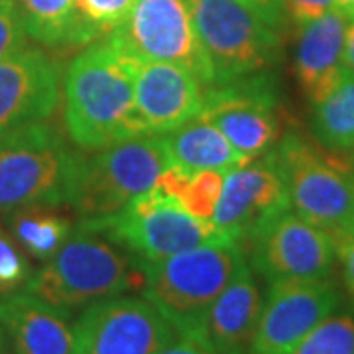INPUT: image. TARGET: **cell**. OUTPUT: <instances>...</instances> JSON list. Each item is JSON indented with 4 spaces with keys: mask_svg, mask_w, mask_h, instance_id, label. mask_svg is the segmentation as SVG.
Instances as JSON below:
<instances>
[{
    "mask_svg": "<svg viewBox=\"0 0 354 354\" xmlns=\"http://www.w3.org/2000/svg\"><path fill=\"white\" fill-rule=\"evenodd\" d=\"M140 59L109 34L71 59L64 79V122L79 150L148 136L134 101Z\"/></svg>",
    "mask_w": 354,
    "mask_h": 354,
    "instance_id": "cell-1",
    "label": "cell"
},
{
    "mask_svg": "<svg viewBox=\"0 0 354 354\" xmlns=\"http://www.w3.org/2000/svg\"><path fill=\"white\" fill-rule=\"evenodd\" d=\"M144 276L128 254L102 234L77 227L48 264L26 283V293L64 315L142 288Z\"/></svg>",
    "mask_w": 354,
    "mask_h": 354,
    "instance_id": "cell-2",
    "label": "cell"
},
{
    "mask_svg": "<svg viewBox=\"0 0 354 354\" xmlns=\"http://www.w3.org/2000/svg\"><path fill=\"white\" fill-rule=\"evenodd\" d=\"M244 262L242 244H205L160 262L140 264L142 295L181 335H205V319Z\"/></svg>",
    "mask_w": 354,
    "mask_h": 354,
    "instance_id": "cell-3",
    "label": "cell"
},
{
    "mask_svg": "<svg viewBox=\"0 0 354 354\" xmlns=\"http://www.w3.org/2000/svg\"><path fill=\"white\" fill-rule=\"evenodd\" d=\"M79 227L104 234L136 266L160 262L205 244L236 242L215 227L213 221L189 215L176 199L156 187L138 195L114 215L81 218Z\"/></svg>",
    "mask_w": 354,
    "mask_h": 354,
    "instance_id": "cell-4",
    "label": "cell"
},
{
    "mask_svg": "<svg viewBox=\"0 0 354 354\" xmlns=\"http://www.w3.org/2000/svg\"><path fill=\"white\" fill-rule=\"evenodd\" d=\"M293 213L329 232L354 234V171L339 156L323 150L304 132L290 128L274 146Z\"/></svg>",
    "mask_w": 354,
    "mask_h": 354,
    "instance_id": "cell-5",
    "label": "cell"
},
{
    "mask_svg": "<svg viewBox=\"0 0 354 354\" xmlns=\"http://www.w3.org/2000/svg\"><path fill=\"white\" fill-rule=\"evenodd\" d=\"M77 158L57 128L34 122L0 134V211L67 205Z\"/></svg>",
    "mask_w": 354,
    "mask_h": 354,
    "instance_id": "cell-6",
    "label": "cell"
},
{
    "mask_svg": "<svg viewBox=\"0 0 354 354\" xmlns=\"http://www.w3.org/2000/svg\"><path fill=\"white\" fill-rule=\"evenodd\" d=\"M167 165L169 160L158 134L79 152L67 205L81 218L114 215L138 195L153 189Z\"/></svg>",
    "mask_w": 354,
    "mask_h": 354,
    "instance_id": "cell-7",
    "label": "cell"
},
{
    "mask_svg": "<svg viewBox=\"0 0 354 354\" xmlns=\"http://www.w3.org/2000/svg\"><path fill=\"white\" fill-rule=\"evenodd\" d=\"M193 22L215 69V83L272 71L281 59V32L241 0H189Z\"/></svg>",
    "mask_w": 354,
    "mask_h": 354,
    "instance_id": "cell-8",
    "label": "cell"
},
{
    "mask_svg": "<svg viewBox=\"0 0 354 354\" xmlns=\"http://www.w3.org/2000/svg\"><path fill=\"white\" fill-rule=\"evenodd\" d=\"M111 36L142 62L179 65L205 87L215 83V69L203 50L189 0H136Z\"/></svg>",
    "mask_w": 354,
    "mask_h": 354,
    "instance_id": "cell-9",
    "label": "cell"
},
{
    "mask_svg": "<svg viewBox=\"0 0 354 354\" xmlns=\"http://www.w3.org/2000/svg\"><path fill=\"white\" fill-rule=\"evenodd\" d=\"M199 118L218 128L248 158L270 152L283 134L276 73L262 71L205 87Z\"/></svg>",
    "mask_w": 354,
    "mask_h": 354,
    "instance_id": "cell-10",
    "label": "cell"
},
{
    "mask_svg": "<svg viewBox=\"0 0 354 354\" xmlns=\"http://www.w3.org/2000/svg\"><path fill=\"white\" fill-rule=\"evenodd\" d=\"M75 354H156L176 337L146 297H109L87 305L73 327Z\"/></svg>",
    "mask_w": 354,
    "mask_h": 354,
    "instance_id": "cell-11",
    "label": "cell"
},
{
    "mask_svg": "<svg viewBox=\"0 0 354 354\" xmlns=\"http://www.w3.org/2000/svg\"><path fill=\"white\" fill-rule=\"evenodd\" d=\"M341 301V291L329 278L272 281L250 354H291Z\"/></svg>",
    "mask_w": 354,
    "mask_h": 354,
    "instance_id": "cell-12",
    "label": "cell"
},
{
    "mask_svg": "<svg viewBox=\"0 0 354 354\" xmlns=\"http://www.w3.org/2000/svg\"><path fill=\"white\" fill-rule=\"evenodd\" d=\"M254 270L272 281L329 278L337 260L335 239L305 218L286 211L250 236Z\"/></svg>",
    "mask_w": 354,
    "mask_h": 354,
    "instance_id": "cell-13",
    "label": "cell"
},
{
    "mask_svg": "<svg viewBox=\"0 0 354 354\" xmlns=\"http://www.w3.org/2000/svg\"><path fill=\"white\" fill-rule=\"evenodd\" d=\"M290 193L274 148L225 174L213 223L232 241L248 242L274 216L290 211Z\"/></svg>",
    "mask_w": 354,
    "mask_h": 354,
    "instance_id": "cell-14",
    "label": "cell"
},
{
    "mask_svg": "<svg viewBox=\"0 0 354 354\" xmlns=\"http://www.w3.org/2000/svg\"><path fill=\"white\" fill-rule=\"evenodd\" d=\"M62 65L38 48H20L0 57V134L48 122L59 109Z\"/></svg>",
    "mask_w": 354,
    "mask_h": 354,
    "instance_id": "cell-15",
    "label": "cell"
},
{
    "mask_svg": "<svg viewBox=\"0 0 354 354\" xmlns=\"http://www.w3.org/2000/svg\"><path fill=\"white\" fill-rule=\"evenodd\" d=\"M134 101L148 132L164 134L199 118L205 109V85L185 67L140 59Z\"/></svg>",
    "mask_w": 354,
    "mask_h": 354,
    "instance_id": "cell-16",
    "label": "cell"
},
{
    "mask_svg": "<svg viewBox=\"0 0 354 354\" xmlns=\"http://www.w3.org/2000/svg\"><path fill=\"white\" fill-rule=\"evenodd\" d=\"M346 14L335 8L321 18L297 26L295 44V77L305 101L319 102L342 71V51L346 38Z\"/></svg>",
    "mask_w": 354,
    "mask_h": 354,
    "instance_id": "cell-17",
    "label": "cell"
},
{
    "mask_svg": "<svg viewBox=\"0 0 354 354\" xmlns=\"http://www.w3.org/2000/svg\"><path fill=\"white\" fill-rule=\"evenodd\" d=\"M262 295L246 260L211 305L203 333L218 354H250L262 313Z\"/></svg>",
    "mask_w": 354,
    "mask_h": 354,
    "instance_id": "cell-18",
    "label": "cell"
},
{
    "mask_svg": "<svg viewBox=\"0 0 354 354\" xmlns=\"http://www.w3.org/2000/svg\"><path fill=\"white\" fill-rule=\"evenodd\" d=\"M0 301L14 354H75V335L62 311L30 293Z\"/></svg>",
    "mask_w": 354,
    "mask_h": 354,
    "instance_id": "cell-19",
    "label": "cell"
},
{
    "mask_svg": "<svg viewBox=\"0 0 354 354\" xmlns=\"http://www.w3.org/2000/svg\"><path fill=\"white\" fill-rule=\"evenodd\" d=\"M158 136L169 165H181L193 171L213 169L228 174L252 160L239 152L218 128L203 118H195L183 127Z\"/></svg>",
    "mask_w": 354,
    "mask_h": 354,
    "instance_id": "cell-20",
    "label": "cell"
},
{
    "mask_svg": "<svg viewBox=\"0 0 354 354\" xmlns=\"http://www.w3.org/2000/svg\"><path fill=\"white\" fill-rule=\"evenodd\" d=\"M28 38L46 48L88 46L97 32L83 20L77 0H16Z\"/></svg>",
    "mask_w": 354,
    "mask_h": 354,
    "instance_id": "cell-21",
    "label": "cell"
},
{
    "mask_svg": "<svg viewBox=\"0 0 354 354\" xmlns=\"http://www.w3.org/2000/svg\"><path fill=\"white\" fill-rule=\"evenodd\" d=\"M311 134L333 156H348L354 148V71L342 67L330 91L311 104Z\"/></svg>",
    "mask_w": 354,
    "mask_h": 354,
    "instance_id": "cell-22",
    "label": "cell"
},
{
    "mask_svg": "<svg viewBox=\"0 0 354 354\" xmlns=\"http://www.w3.org/2000/svg\"><path fill=\"white\" fill-rule=\"evenodd\" d=\"M8 225L16 242L26 252L48 262L71 236V221L57 213L53 205H28L10 211Z\"/></svg>",
    "mask_w": 354,
    "mask_h": 354,
    "instance_id": "cell-23",
    "label": "cell"
},
{
    "mask_svg": "<svg viewBox=\"0 0 354 354\" xmlns=\"http://www.w3.org/2000/svg\"><path fill=\"white\" fill-rule=\"evenodd\" d=\"M225 174L213 169H187L167 165L156 183V189L176 199L189 215L211 221L223 193Z\"/></svg>",
    "mask_w": 354,
    "mask_h": 354,
    "instance_id": "cell-24",
    "label": "cell"
},
{
    "mask_svg": "<svg viewBox=\"0 0 354 354\" xmlns=\"http://www.w3.org/2000/svg\"><path fill=\"white\" fill-rule=\"evenodd\" d=\"M291 354H354L353 309L330 313Z\"/></svg>",
    "mask_w": 354,
    "mask_h": 354,
    "instance_id": "cell-25",
    "label": "cell"
},
{
    "mask_svg": "<svg viewBox=\"0 0 354 354\" xmlns=\"http://www.w3.org/2000/svg\"><path fill=\"white\" fill-rule=\"evenodd\" d=\"M136 0H77L79 14L99 38L113 34L127 20Z\"/></svg>",
    "mask_w": 354,
    "mask_h": 354,
    "instance_id": "cell-26",
    "label": "cell"
},
{
    "mask_svg": "<svg viewBox=\"0 0 354 354\" xmlns=\"http://www.w3.org/2000/svg\"><path fill=\"white\" fill-rule=\"evenodd\" d=\"M32 278L30 262L20 244L0 227V291H14Z\"/></svg>",
    "mask_w": 354,
    "mask_h": 354,
    "instance_id": "cell-27",
    "label": "cell"
},
{
    "mask_svg": "<svg viewBox=\"0 0 354 354\" xmlns=\"http://www.w3.org/2000/svg\"><path fill=\"white\" fill-rule=\"evenodd\" d=\"M28 34L16 0H0V57L24 48Z\"/></svg>",
    "mask_w": 354,
    "mask_h": 354,
    "instance_id": "cell-28",
    "label": "cell"
},
{
    "mask_svg": "<svg viewBox=\"0 0 354 354\" xmlns=\"http://www.w3.org/2000/svg\"><path fill=\"white\" fill-rule=\"evenodd\" d=\"M288 20L295 26L307 24L311 20L321 18L323 14L339 8V0H281Z\"/></svg>",
    "mask_w": 354,
    "mask_h": 354,
    "instance_id": "cell-29",
    "label": "cell"
},
{
    "mask_svg": "<svg viewBox=\"0 0 354 354\" xmlns=\"http://www.w3.org/2000/svg\"><path fill=\"white\" fill-rule=\"evenodd\" d=\"M156 354H218L213 348V344L207 341L205 335H181L176 333V337L162 346Z\"/></svg>",
    "mask_w": 354,
    "mask_h": 354,
    "instance_id": "cell-30",
    "label": "cell"
},
{
    "mask_svg": "<svg viewBox=\"0 0 354 354\" xmlns=\"http://www.w3.org/2000/svg\"><path fill=\"white\" fill-rule=\"evenodd\" d=\"M241 2L244 6H248L252 12L258 14L262 20H266L268 24L283 32V28L288 24V14L283 10L281 0H241Z\"/></svg>",
    "mask_w": 354,
    "mask_h": 354,
    "instance_id": "cell-31",
    "label": "cell"
},
{
    "mask_svg": "<svg viewBox=\"0 0 354 354\" xmlns=\"http://www.w3.org/2000/svg\"><path fill=\"white\" fill-rule=\"evenodd\" d=\"M335 248H337V258L341 262L344 286L354 297V236L335 239Z\"/></svg>",
    "mask_w": 354,
    "mask_h": 354,
    "instance_id": "cell-32",
    "label": "cell"
},
{
    "mask_svg": "<svg viewBox=\"0 0 354 354\" xmlns=\"http://www.w3.org/2000/svg\"><path fill=\"white\" fill-rule=\"evenodd\" d=\"M342 65L354 71V18L348 20L346 38H344V51H342Z\"/></svg>",
    "mask_w": 354,
    "mask_h": 354,
    "instance_id": "cell-33",
    "label": "cell"
},
{
    "mask_svg": "<svg viewBox=\"0 0 354 354\" xmlns=\"http://www.w3.org/2000/svg\"><path fill=\"white\" fill-rule=\"evenodd\" d=\"M6 323H4V311H2V301H0V351L6 348Z\"/></svg>",
    "mask_w": 354,
    "mask_h": 354,
    "instance_id": "cell-34",
    "label": "cell"
},
{
    "mask_svg": "<svg viewBox=\"0 0 354 354\" xmlns=\"http://www.w3.org/2000/svg\"><path fill=\"white\" fill-rule=\"evenodd\" d=\"M339 10L346 14L348 20L354 18V0H339Z\"/></svg>",
    "mask_w": 354,
    "mask_h": 354,
    "instance_id": "cell-35",
    "label": "cell"
},
{
    "mask_svg": "<svg viewBox=\"0 0 354 354\" xmlns=\"http://www.w3.org/2000/svg\"><path fill=\"white\" fill-rule=\"evenodd\" d=\"M348 160H351L348 164H351V167H353V171H354V148H353V152L348 153Z\"/></svg>",
    "mask_w": 354,
    "mask_h": 354,
    "instance_id": "cell-36",
    "label": "cell"
},
{
    "mask_svg": "<svg viewBox=\"0 0 354 354\" xmlns=\"http://www.w3.org/2000/svg\"><path fill=\"white\" fill-rule=\"evenodd\" d=\"M0 354H6V351H0Z\"/></svg>",
    "mask_w": 354,
    "mask_h": 354,
    "instance_id": "cell-37",
    "label": "cell"
},
{
    "mask_svg": "<svg viewBox=\"0 0 354 354\" xmlns=\"http://www.w3.org/2000/svg\"><path fill=\"white\" fill-rule=\"evenodd\" d=\"M353 236H354V234H353Z\"/></svg>",
    "mask_w": 354,
    "mask_h": 354,
    "instance_id": "cell-38",
    "label": "cell"
}]
</instances>
